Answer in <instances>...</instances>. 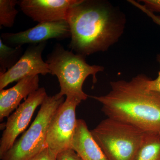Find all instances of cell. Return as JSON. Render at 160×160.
<instances>
[{
    "mask_svg": "<svg viewBox=\"0 0 160 160\" xmlns=\"http://www.w3.org/2000/svg\"><path fill=\"white\" fill-rule=\"evenodd\" d=\"M57 156L49 148H46L30 160H57Z\"/></svg>",
    "mask_w": 160,
    "mask_h": 160,
    "instance_id": "e0dca14e",
    "label": "cell"
},
{
    "mask_svg": "<svg viewBox=\"0 0 160 160\" xmlns=\"http://www.w3.org/2000/svg\"><path fill=\"white\" fill-rule=\"evenodd\" d=\"M148 77L138 75L129 81L110 82L111 90L92 96L107 116L135 126L145 133L160 135V92L147 88Z\"/></svg>",
    "mask_w": 160,
    "mask_h": 160,
    "instance_id": "7a4b0ae2",
    "label": "cell"
},
{
    "mask_svg": "<svg viewBox=\"0 0 160 160\" xmlns=\"http://www.w3.org/2000/svg\"><path fill=\"white\" fill-rule=\"evenodd\" d=\"M128 2L132 6H134L135 7H137L138 9L142 10L144 13L150 18L155 24H157L158 25L160 26V16L157 15L155 14L153 12L149 11L145 8V6L140 4L138 2H136L134 0H129Z\"/></svg>",
    "mask_w": 160,
    "mask_h": 160,
    "instance_id": "2e32d148",
    "label": "cell"
},
{
    "mask_svg": "<svg viewBox=\"0 0 160 160\" xmlns=\"http://www.w3.org/2000/svg\"><path fill=\"white\" fill-rule=\"evenodd\" d=\"M69 37H71L70 28L66 20L38 23L25 31L3 33L1 37L5 44L12 47L39 44L51 39H63Z\"/></svg>",
    "mask_w": 160,
    "mask_h": 160,
    "instance_id": "ba28073f",
    "label": "cell"
},
{
    "mask_svg": "<svg viewBox=\"0 0 160 160\" xmlns=\"http://www.w3.org/2000/svg\"><path fill=\"white\" fill-rule=\"evenodd\" d=\"M64 101V97H60L58 93L52 96H48L29 129L16 140L1 160H30L45 149L49 124Z\"/></svg>",
    "mask_w": 160,
    "mask_h": 160,
    "instance_id": "5b68a950",
    "label": "cell"
},
{
    "mask_svg": "<svg viewBox=\"0 0 160 160\" xmlns=\"http://www.w3.org/2000/svg\"><path fill=\"white\" fill-rule=\"evenodd\" d=\"M136 160H160V135L145 133Z\"/></svg>",
    "mask_w": 160,
    "mask_h": 160,
    "instance_id": "4fadbf2b",
    "label": "cell"
},
{
    "mask_svg": "<svg viewBox=\"0 0 160 160\" xmlns=\"http://www.w3.org/2000/svg\"><path fill=\"white\" fill-rule=\"evenodd\" d=\"M39 76H32L20 80L11 88L0 90L1 122L17 109L22 100H26L32 92L39 89Z\"/></svg>",
    "mask_w": 160,
    "mask_h": 160,
    "instance_id": "8fae6325",
    "label": "cell"
},
{
    "mask_svg": "<svg viewBox=\"0 0 160 160\" xmlns=\"http://www.w3.org/2000/svg\"><path fill=\"white\" fill-rule=\"evenodd\" d=\"M57 160H82L74 150L72 149H69L58 154Z\"/></svg>",
    "mask_w": 160,
    "mask_h": 160,
    "instance_id": "ffe728a7",
    "label": "cell"
},
{
    "mask_svg": "<svg viewBox=\"0 0 160 160\" xmlns=\"http://www.w3.org/2000/svg\"><path fill=\"white\" fill-rule=\"evenodd\" d=\"M48 97L44 87L32 92L9 116L0 140V158L11 149L20 134L29 126L37 108Z\"/></svg>",
    "mask_w": 160,
    "mask_h": 160,
    "instance_id": "52a82bcc",
    "label": "cell"
},
{
    "mask_svg": "<svg viewBox=\"0 0 160 160\" xmlns=\"http://www.w3.org/2000/svg\"><path fill=\"white\" fill-rule=\"evenodd\" d=\"M157 60L159 63L160 66V53L157 56ZM147 88L150 90H152L160 92V70L158 72V77L154 80H152L148 77L146 82Z\"/></svg>",
    "mask_w": 160,
    "mask_h": 160,
    "instance_id": "ac0fdd59",
    "label": "cell"
},
{
    "mask_svg": "<svg viewBox=\"0 0 160 160\" xmlns=\"http://www.w3.org/2000/svg\"><path fill=\"white\" fill-rule=\"evenodd\" d=\"M18 1L0 0V26L11 28L14 24L18 11L16 9Z\"/></svg>",
    "mask_w": 160,
    "mask_h": 160,
    "instance_id": "9a60e30c",
    "label": "cell"
},
{
    "mask_svg": "<svg viewBox=\"0 0 160 160\" xmlns=\"http://www.w3.org/2000/svg\"><path fill=\"white\" fill-rule=\"evenodd\" d=\"M22 55V47L7 46L0 38V74L14 66Z\"/></svg>",
    "mask_w": 160,
    "mask_h": 160,
    "instance_id": "5bb4252c",
    "label": "cell"
},
{
    "mask_svg": "<svg viewBox=\"0 0 160 160\" xmlns=\"http://www.w3.org/2000/svg\"><path fill=\"white\" fill-rule=\"evenodd\" d=\"M49 66L50 74L57 77L60 87V97H72L80 101L87 99L88 95L82 89L85 80L92 76L93 82L97 81L96 75L104 71L102 66L89 65L85 57L64 49L57 44L46 61Z\"/></svg>",
    "mask_w": 160,
    "mask_h": 160,
    "instance_id": "3957f363",
    "label": "cell"
},
{
    "mask_svg": "<svg viewBox=\"0 0 160 160\" xmlns=\"http://www.w3.org/2000/svg\"><path fill=\"white\" fill-rule=\"evenodd\" d=\"M71 149L82 160H108L83 119H77Z\"/></svg>",
    "mask_w": 160,
    "mask_h": 160,
    "instance_id": "7c38bea8",
    "label": "cell"
},
{
    "mask_svg": "<svg viewBox=\"0 0 160 160\" xmlns=\"http://www.w3.org/2000/svg\"><path fill=\"white\" fill-rule=\"evenodd\" d=\"M66 21L71 33L69 47L86 57L106 51L117 42L124 32L126 18L108 1L82 0L69 10Z\"/></svg>",
    "mask_w": 160,
    "mask_h": 160,
    "instance_id": "6da1fadb",
    "label": "cell"
},
{
    "mask_svg": "<svg viewBox=\"0 0 160 160\" xmlns=\"http://www.w3.org/2000/svg\"><path fill=\"white\" fill-rule=\"evenodd\" d=\"M47 42L29 45L14 66L0 74V90L13 82L24 78L50 73L49 66L43 61L42 54Z\"/></svg>",
    "mask_w": 160,
    "mask_h": 160,
    "instance_id": "9c48e42d",
    "label": "cell"
},
{
    "mask_svg": "<svg viewBox=\"0 0 160 160\" xmlns=\"http://www.w3.org/2000/svg\"><path fill=\"white\" fill-rule=\"evenodd\" d=\"M82 0H20L18 5L27 16L38 23L67 20L68 12Z\"/></svg>",
    "mask_w": 160,
    "mask_h": 160,
    "instance_id": "30bf717a",
    "label": "cell"
},
{
    "mask_svg": "<svg viewBox=\"0 0 160 160\" xmlns=\"http://www.w3.org/2000/svg\"><path fill=\"white\" fill-rule=\"evenodd\" d=\"M82 101L72 97H66L49 124L45 146L58 154L71 149L76 128V110Z\"/></svg>",
    "mask_w": 160,
    "mask_h": 160,
    "instance_id": "8992f818",
    "label": "cell"
},
{
    "mask_svg": "<svg viewBox=\"0 0 160 160\" xmlns=\"http://www.w3.org/2000/svg\"><path fill=\"white\" fill-rule=\"evenodd\" d=\"M91 132L108 160H136L145 135L131 124L110 118Z\"/></svg>",
    "mask_w": 160,
    "mask_h": 160,
    "instance_id": "277c9868",
    "label": "cell"
},
{
    "mask_svg": "<svg viewBox=\"0 0 160 160\" xmlns=\"http://www.w3.org/2000/svg\"><path fill=\"white\" fill-rule=\"evenodd\" d=\"M139 2L143 3V6L151 12L160 13V0H141Z\"/></svg>",
    "mask_w": 160,
    "mask_h": 160,
    "instance_id": "d6986e66",
    "label": "cell"
}]
</instances>
